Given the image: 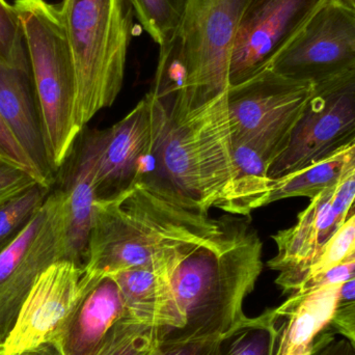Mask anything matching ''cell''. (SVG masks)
<instances>
[{"label":"cell","mask_w":355,"mask_h":355,"mask_svg":"<svg viewBox=\"0 0 355 355\" xmlns=\"http://www.w3.org/2000/svg\"><path fill=\"white\" fill-rule=\"evenodd\" d=\"M1 348H2V343H1V342H0V349H1Z\"/></svg>","instance_id":"35"},{"label":"cell","mask_w":355,"mask_h":355,"mask_svg":"<svg viewBox=\"0 0 355 355\" xmlns=\"http://www.w3.org/2000/svg\"><path fill=\"white\" fill-rule=\"evenodd\" d=\"M179 248L152 264L112 275L133 320L155 329L157 341L180 325L170 279L171 267Z\"/></svg>","instance_id":"18"},{"label":"cell","mask_w":355,"mask_h":355,"mask_svg":"<svg viewBox=\"0 0 355 355\" xmlns=\"http://www.w3.org/2000/svg\"><path fill=\"white\" fill-rule=\"evenodd\" d=\"M355 170V141L321 162L290 176L273 180L265 206L289 198L318 196L323 190L345 179Z\"/></svg>","instance_id":"20"},{"label":"cell","mask_w":355,"mask_h":355,"mask_svg":"<svg viewBox=\"0 0 355 355\" xmlns=\"http://www.w3.org/2000/svg\"><path fill=\"white\" fill-rule=\"evenodd\" d=\"M168 122L166 106L148 93L120 122L81 131L75 148L91 166L97 200H110L149 176Z\"/></svg>","instance_id":"6"},{"label":"cell","mask_w":355,"mask_h":355,"mask_svg":"<svg viewBox=\"0 0 355 355\" xmlns=\"http://www.w3.org/2000/svg\"><path fill=\"white\" fill-rule=\"evenodd\" d=\"M341 285L295 292L275 309L279 335L275 355H315L335 340L329 331L339 308Z\"/></svg>","instance_id":"16"},{"label":"cell","mask_w":355,"mask_h":355,"mask_svg":"<svg viewBox=\"0 0 355 355\" xmlns=\"http://www.w3.org/2000/svg\"><path fill=\"white\" fill-rule=\"evenodd\" d=\"M0 64L29 67L18 14L6 0H0Z\"/></svg>","instance_id":"25"},{"label":"cell","mask_w":355,"mask_h":355,"mask_svg":"<svg viewBox=\"0 0 355 355\" xmlns=\"http://www.w3.org/2000/svg\"><path fill=\"white\" fill-rule=\"evenodd\" d=\"M318 355H355V348L345 338L335 339L323 347Z\"/></svg>","instance_id":"32"},{"label":"cell","mask_w":355,"mask_h":355,"mask_svg":"<svg viewBox=\"0 0 355 355\" xmlns=\"http://www.w3.org/2000/svg\"><path fill=\"white\" fill-rule=\"evenodd\" d=\"M24 37L48 158L58 173L81 133L74 64L60 8L46 0H14Z\"/></svg>","instance_id":"5"},{"label":"cell","mask_w":355,"mask_h":355,"mask_svg":"<svg viewBox=\"0 0 355 355\" xmlns=\"http://www.w3.org/2000/svg\"><path fill=\"white\" fill-rule=\"evenodd\" d=\"M269 68L313 85L354 69V0H327L321 4Z\"/></svg>","instance_id":"11"},{"label":"cell","mask_w":355,"mask_h":355,"mask_svg":"<svg viewBox=\"0 0 355 355\" xmlns=\"http://www.w3.org/2000/svg\"><path fill=\"white\" fill-rule=\"evenodd\" d=\"M355 302V277L346 282L340 288L339 306Z\"/></svg>","instance_id":"34"},{"label":"cell","mask_w":355,"mask_h":355,"mask_svg":"<svg viewBox=\"0 0 355 355\" xmlns=\"http://www.w3.org/2000/svg\"><path fill=\"white\" fill-rule=\"evenodd\" d=\"M70 262V223L66 192H50L26 227L0 250V342L12 331L19 311L42 273Z\"/></svg>","instance_id":"8"},{"label":"cell","mask_w":355,"mask_h":355,"mask_svg":"<svg viewBox=\"0 0 355 355\" xmlns=\"http://www.w3.org/2000/svg\"><path fill=\"white\" fill-rule=\"evenodd\" d=\"M0 162L15 164V166L29 171L35 174L40 181L33 162L29 159L24 150L19 145L14 135L8 130V127L2 121L1 116H0Z\"/></svg>","instance_id":"30"},{"label":"cell","mask_w":355,"mask_h":355,"mask_svg":"<svg viewBox=\"0 0 355 355\" xmlns=\"http://www.w3.org/2000/svg\"><path fill=\"white\" fill-rule=\"evenodd\" d=\"M60 12L76 75L77 123L83 130L122 89L135 10L130 0H64Z\"/></svg>","instance_id":"4"},{"label":"cell","mask_w":355,"mask_h":355,"mask_svg":"<svg viewBox=\"0 0 355 355\" xmlns=\"http://www.w3.org/2000/svg\"><path fill=\"white\" fill-rule=\"evenodd\" d=\"M157 342L155 329L131 322L119 331L99 355H150Z\"/></svg>","instance_id":"26"},{"label":"cell","mask_w":355,"mask_h":355,"mask_svg":"<svg viewBox=\"0 0 355 355\" xmlns=\"http://www.w3.org/2000/svg\"><path fill=\"white\" fill-rule=\"evenodd\" d=\"M83 269L58 262L42 273L23 302L16 323L2 344L6 355L56 342L81 293Z\"/></svg>","instance_id":"14"},{"label":"cell","mask_w":355,"mask_h":355,"mask_svg":"<svg viewBox=\"0 0 355 355\" xmlns=\"http://www.w3.org/2000/svg\"><path fill=\"white\" fill-rule=\"evenodd\" d=\"M50 192L51 188L37 183L0 206V250L26 227Z\"/></svg>","instance_id":"23"},{"label":"cell","mask_w":355,"mask_h":355,"mask_svg":"<svg viewBox=\"0 0 355 355\" xmlns=\"http://www.w3.org/2000/svg\"><path fill=\"white\" fill-rule=\"evenodd\" d=\"M141 26L162 46L175 37L183 20L187 0H130Z\"/></svg>","instance_id":"22"},{"label":"cell","mask_w":355,"mask_h":355,"mask_svg":"<svg viewBox=\"0 0 355 355\" xmlns=\"http://www.w3.org/2000/svg\"><path fill=\"white\" fill-rule=\"evenodd\" d=\"M331 327L355 348V302L339 306L334 315Z\"/></svg>","instance_id":"31"},{"label":"cell","mask_w":355,"mask_h":355,"mask_svg":"<svg viewBox=\"0 0 355 355\" xmlns=\"http://www.w3.org/2000/svg\"><path fill=\"white\" fill-rule=\"evenodd\" d=\"M0 116L33 162L41 184L51 188L58 176L48 158L31 66L0 64Z\"/></svg>","instance_id":"17"},{"label":"cell","mask_w":355,"mask_h":355,"mask_svg":"<svg viewBox=\"0 0 355 355\" xmlns=\"http://www.w3.org/2000/svg\"><path fill=\"white\" fill-rule=\"evenodd\" d=\"M263 244L244 219L221 217L217 233L177 250L170 279L180 317L158 342L221 339L244 319L242 306L263 269Z\"/></svg>","instance_id":"1"},{"label":"cell","mask_w":355,"mask_h":355,"mask_svg":"<svg viewBox=\"0 0 355 355\" xmlns=\"http://www.w3.org/2000/svg\"><path fill=\"white\" fill-rule=\"evenodd\" d=\"M225 93L187 114L168 112L153 171L141 183L190 210L217 207L235 178Z\"/></svg>","instance_id":"3"},{"label":"cell","mask_w":355,"mask_h":355,"mask_svg":"<svg viewBox=\"0 0 355 355\" xmlns=\"http://www.w3.org/2000/svg\"><path fill=\"white\" fill-rule=\"evenodd\" d=\"M327 0H248L236 35L229 87L270 66L304 23Z\"/></svg>","instance_id":"13"},{"label":"cell","mask_w":355,"mask_h":355,"mask_svg":"<svg viewBox=\"0 0 355 355\" xmlns=\"http://www.w3.org/2000/svg\"><path fill=\"white\" fill-rule=\"evenodd\" d=\"M355 252V212L350 213L347 220L334 234L333 237L321 248L306 267L300 279V286L313 275L323 272L347 260ZM296 290V291H297ZM295 291V292H296Z\"/></svg>","instance_id":"24"},{"label":"cell","mask_w":355,"mask_h":355,"mask_svg":"<svg viewBox=\"0 0 355 355\" xmlns=\"http://www.w3.org/2000/svg\"><path fill=\"white\" fill-rule=\"evenodd\" d=\"M220 227L221 218L185 208L139 182L112 200H96L83 275L152 264Z\"/></svg>","instance_id":"2"},{"label":"cell","mask_w":355,"mask_h":355,"mask_svg":"<svg viewBox=\"0 0 355 355\" xmlns=\"http://www.w3.org/2000/svg\"><path fill=\"white\" fill-rule=\"evenodd\" d=\"M235 178L227 196L216 208L237 216H250L254 209L265 206L272 187L268 176L270 164L256 148L233 141Z\"/></svg>","instance_id":"19"},{"label":"cell","mask_w":355,"mask_h":355,"mask_svg":"<svg viewBox=\"0 0 355 355\" xmlns=\"http://www.w3.org/2000/svg\"><path fill=\"white\" fill-rule=\"evenodd\" d=\"M354 277L355 259H348L323 272L309 277L296 292L314 291L325 286L343 285Z\"/></svg>","instance_id":"28"},{"label":"cell","mask_w":355,"mask_h":355,"mask_svg":"<svg viewBox=\"0 0 355 355\" xmlns=\"http://www.w3.org/2000/svg\"><path fill=\"white\" fill-rule=\"evenodd\" d=\"M0 355H6L2 352V348L0 349ZM15 355H62V354L56 342H50V343L44 344L35 349L27 350L22 354Z\"/></svg>","instance_id":"33"},{"label":"cell","mask_w":355,"mask_h":355,"mask_svg":"<svg viewBox=\"0 0 355 355\" xmlns=\"http://www.w3.org/2000/svg\"><path fill=\"white\" fill-rule=\"evenodd\" d=\"M220 339L202 341L157 342L150 355H218Z\"/></svg>","instance_id":"29"},{"label":"cell","mask_w":355,"mask_h":355,"mask_svg":"<svg viewBox=\"0 0 355 355\" xmlns=\"http://www.w3.org/2000/svg\"><path fill=\"white\" fill-rule=\"evenodd\" d=\"M313 89L312 83L282 76L269 67L227 87L232 139L256 148L271 166L287 148Z\"/></svg>","instance_id":"9"},{"label":"cell","mask_w":355,"mask_h":355,"mask_svg":"<svg viewBox=\"0 0 355 355\" xmlns=\"http://www.w3.org/2000/svg\"><path fill=\"white\" fill-rule=\"evenodd\" d=\"M133 320L112 275L81 279V293L56 343L62 355H99Z\"/></svg>","instance_id":"15"},{"label":"cell","mask_w":355,"mask_h":355,"mask_svg":"<svg viewBox=\"0 0 355 355\" xmlns=\"http://www.w3.org/2000/svg\"><path fill=\"white\" fill-rule=\"evenodd\" d=\"M355 141V68L314 85L285 151L272 162L268 176L295 174Z\"/></svg>","instance_id":"10"},{"label":"cell","mask_w":355,"mask_h":355,"mask_svg":"<svg viewBox=\"0 0 355 355\" xmlns=\"http://www.w3.org/2000/svg\"><path fill=\"white\" fill-rule=\"evenodd\" d=\"M354 1H355V0H354Z\"/></svg>","instance_id":"36"},{"label":"cell","mask_w":355,"mask_h":355,"mask_svg":"<svg viewBox=\"0 0 355 355\" xmlns=\"http://www.w3.org/2000/svg\"><path fill=\"white\" fill-rule=\"evenodd\" d=\"M279 335V315L268 309L258 317H246L220 339L218 355H275Z\"/></svg>","instance_id":"21"},{"label":"cell","mask_w":355,"mask_h":355,"mask_svg":"<svg viewBox=\"0 0 355 355\" xmlns=\"http://www.w3.org/2000/svg\"><path fill=\"white\" fill-rule=\"evenodd\" d=\"M37 183L39 179L29 171L0 162V206Z\"/></svg>","instance_id":"27"},{"label":"cell","mask_w":355,"mask_h":355,"mask_svg":"<svg viewBox=\"0 0 355 355\" xmlns=\"http://www.w3.org/2000/svg\"><path fill=\"white\" fill-rule=\"evenodd\" d=\"M248 0H187L177 31L181 41L186 87L181 101L166 108L187 114L229 87L236 35Z\"/></svg>","instance_id":"7"},{"label":"cell","mask_w":355,"mask_h":355,"mask_svg":"<svg viewBox=\"0 0 355 355\" xmlns=\"http://www.w3.org/2000/svg\"><path fill=\"white\" fill-rule=\"evenodd\" d=\"M354 202L355 170L312 198L295 225L272 236L277 254L268 267L279 272L275 284L284 293L297 290L306 267L347 220Z\"/></svg>","instance_id":"12"}]
</instances>
